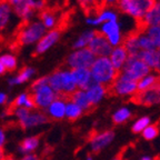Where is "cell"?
<instances>
[{
    "mask_svg": "<svg viewBox=\"0 0 160 160\" xmlns=\"http://www.w3.org/2000/svg\"><path fill=\"white\" fill-rule=\"evenodd\" d=\"M48 85L57 93L58 97H61L66 100L69 99L70 96L77 90L71 70L68 68L58 69L48 76Z\"/></svg>",
    "mask_w": 160,
    "mask_h": 160,
    "instance_id": "1",
    "label": "cell"
},
{
    "mask_svg": "<svg viewBox=\"0 0 160 160\" xmlns=\"http://www.w3.org/2000/svg\"><path fill=\"white\" fill-rule=\"evenodd\" d=\"M89 70L93 81L105 87H109L119 75V71H116L108 57L96 58Z\"/></svg>",
    "mask_w": 160,
    "mask_h": 160,
    "instance_id": "2",
    "label": "cell"
},
{
    "mask_svg": "<svg viewBox=\"0 0 160 160\" xmlns=\"http://www.w3.org/2000/svg\"><path fill=\"white\" fill-rule=\"evenodd\" d=\"M47 32V29L40 21H28L20 28L17 36V42L20 46H30L37 43L43 35Z\"/></svg>",
    "mask_w": 160,
    "mask_h": 160,
    "instance_id": "3",
    "label": "cell"
},
{
    "mask_svg": "<svg viewBox=\"0 0 160 160\" xmlns=\"http://www.w3.org/2000/svg\"><path fill=\"white\" fill-rule=\"evenodd\" d=\"M116 5L120 11L140 20L156 5V0H117Z\"/></svg>",
    "mask_w": 160,
    "mask_h": 160,
    "instance_id": "4",
    "label": "cell"
},
{
    "mask_svg": "<svg viewBox=\"0 0 160 160\" xmlns=\"http://www.w3.org/2000/svg\"><path fill=\"white\" fill-rule=\"evenodd\" d=\"M150 68L143 61L138 58V56H128L122 69L120 70V73L123 77L138 82L140 79H142L147 75H149Z\"/></svg>",
    "mask_w": 160,
    "mask_h": 160,
    "instance_id": "5",
    "label": "cell"
},
{
    "mask_svg": "<svg viewBox=\"0 0 160 160\" xmlns=\"http://www.w3.org/2000/svg\"><path fill=\"white\" fill-rule=\"evenodd\" d=\"M96 56L88 48L75 50L66 59L68 69H90L95 62Z\"/></svg>",
    "mask_w": 160,
    "mask_h": 160,
    "instance_id": "6",
    "label": "cell"
},
{
    "mask_svg": "<svg viewBox=\"0 0 160 160\" xmlns=\"http://www.w3.org/2000/svg\"><path fill=\"white\" fill-rule=\"evenodd\" d=\"M137 92V82L123 77L119 71V75L109 87H107V95L115 96H132Z\"/></svg>",
    "mask_w": 160,
    "mask_h": 160,
    "instance_id": "7",
    "label": "cell"
},
{
    "mask_svg": "<svg viewBox=\"0 0 160 160\" xmlns=\"http://www.w3.org/2000/svg\"><path fill=\"white\" fill-rule=\"evenodd\" d=\"M11 10L22 19L23 22L31 21L36 13V0H6Z\"/></svg>",
    "mask_w": 160,
    "mask_h": 160,
    "instance_id": "8",
    "label": "cell"
},
{
    "mask_svg": "<svg viewBox=\"0 0 160 160\" xmlns=\"http://www.w3.org/2000/svg\"><path fill=\"white\" fill-rule=\"evenodd\" d=\"M130 101L136 105L147 106V107L156 105V103H160V82L145 91L136 92L135 95L131 96Z\"/></svg>",
    "mask_w": 160,
    "mask_h": 160,
    "instance_id": "9",
    "label": "cell"
},
{
    "mask_svg": "<svg viewBox=\"0 0 160 160\" xmlns=\"http://www.w3.org/2000/svg\"><path fill=\"white\" fill-rule=\"evenodd\" d=\"M87 48L96 56V58L108 57L112 51V47L108 42L107 38L101 32H98V31H96L95 37L91 39V41H90Z\"/></svg>",
    "mask_w": 160,
    "mask_h": 160,
    "instance_id": "10",
    "label": "cell"
},
{
    "mask_svg": "<svg viewBox=\"0 0 160 160\" xmlns=\"http://www.w3.org/2000/svg\"><path fill=\"white\" fill-rule=\"evenodd\" d=\"M31 96H32L36 108H40V109H43V110L47 109L50 106V103L58 98V95L50 88L49 85L33 91L31 93Z\"/></svg>",
    "mask_w": 160,
    "mask_h": 160,
    "instance_id": "11",
    "label": "cell"
},
{
    "mask_svg": "<svg viewBox=\"0 0 160 160\" xmlns=\"http://www.w3.org/2000/svg\"><path fill=\"white\" fill-rule=\"evenodd\" d=\"M60 36H61V30L60 29H52L49 30L43 35V37L36 43L35 53L36 55H42L47 50L56 45L59 41Z\"/></svg>",
    "mask_w": 160,
    "mask_h": 160,
    "instance_id": "12",
    "label": "cell"
},
{
    "mask_svg": "<svg viewBox=\"0 0 160 160\" xmlns=\"http://www.w3.org/2000/svg\"><path fill=\"white\" fill-rule=\"evenodd\" d=\"M115 138V132L112 130H107L103 132L91 133L90 137V147L93 153H99L103 148H106Z\"/></svg>",
    "mask_w": 160,
    "mask_h": 160,
    "instance_id": "13",
    "label": "cell"
},
{
    "mask_svg": "<svg viewBox=\"0 0 160 160\" xmlns=\"http://www.w3.org/2000/svg\"><path fill=\"white\" fill-rule=\"evenodd\" d=\"M101 33L107 38L108 42L111 45V47H118L122 41V37L120 35L119 25L117 21H109L106 22L101 27Z\"/></svg>",
    "mask_w": 160,
    "mask_h": 160,
    "instance_id": "14",
    "label": "cell"
},
{
    "mask_svg": "<svg viewBox=\"0 0 160 160\" xmlns=\"http://www.w3.org/2000/svg\"><path fill=\"white\" fill-rule=\"evenodd\" d=\"M48 121H49V118L47 117L46 113L41 112V111H30L27 118L22 120L21 122H19V125L22 129L28 130L46 125Z\"/></svg>",
    "mask_w": 160,
    "mask_h": 160,
    "instance_id": "15",
    "label": "cell"
},
{
    "mask_svg": "<svg viewBox=\"0 0 160 160\" xmlns=\"http://www.w3.org/2000/svg\"><path fill=\"white\" fill-rule=\"evenodd\" d=\"M71 73H72L77 89H81L86 91L96 83L91 78V73H90L89 69H72Z\"/></svg>",
    "mask_w": 160,
    "mask_h": 160,
    "instance_id": "16",
    "label": "cell"
},
{
    "mask_svg": "<svg viewBox=\"0 0 160 160\" xmlns=\"http://www.w3.org/2000/svg\"><path fill=\"white\" fill-rule=\"evenodd\" d=\"M66 101L61 97H58L50 103L49 107L46 109V115L49 119L53 120H61L65 118V110H66Z\"/></svg>",
    "mask_w": 160,
    "mask_h": 160,
    "instance_id": "17",
    "label": "cell"
},
{
    "mask_svg": "<svg viewBox=\"0 0 160 160\" xmlns=\"http://www.w3.org/2000/svg\"><path fill=\"white\" fill-rule=\"evenodd\" d=\"M127 59H128V52L122 45L118 46L115 49H112L109 58L110 62H111L112 67L115 68L116 71H120V70L122 69Z\"/></svg>",
    "mask_w": 160,
    "mask_h": 160,
    "instance_id": "18",
    "label": "cell"
},
{
    "mask_svg": "<svg viewBox=\"0 0 160 160\" xmlns=\"http://www.w3.org/2000/svg\"><path fill=\"white\" fill-rule=\"evenodd\" d=\"M86 93H87V97L89 99L90 103L92 105V107H96L103 99V97L107 95V87L99 85V83H95L89 89L86 90Z\"/></svg>",
    "mask_w": 160,
    "mask_h": 160,
    "instance_id": "19",
    "label": "cell"
},
{
    "mask_svg": "<svg viewBox=\"0 0 160 160\" xmlns=\"http://www.w3.org/2000/svg\"><path fill=\"white\" fill-rule=\"evenodd\" d=\"M69 100H71L73 103L80 107L82 109V111H91L92 110V105L90 103L89 99L87 97V93H86L85 90H81V89H77L72 95L70 96Z\"/></svg>",
    "mask_w": 160,
    "mask_h": 160,
    "instance_id": "20",
    "label": "cell"
},
{
    "mask_svg": "<svg viewBox=\"0 0 160 160\" xmlns=\"http://www.w3.org/2000/svg\"><path fill=\"white\" fill-rule=\"evenodd\" d=\"M36 69L32 67H25L20 70L19 72L17 73L13 77L9 78L8 80V83L10 86H18V85H22V83L27 82L28 80L31 79V78L35 76Z\"/></svg>",
    "mask_w": 160,
    "mask_h": 160,
    "instance_id": "21",
    "label": "cell"
},
{
    "mask_svg": "<svg viewBox=\"0 0 160 160\" xmlns=\"http://www.w3.org/2000/svg\"><path fill=\"white\" fill-rule=\"evenodd\" d=\"M39 142H40L39 136H30V137H27L20 142L19 146H18V151H19L20 153H22L23 156L32 153L38 148Z\"/></svg>",
    "mask_w": 160,
    "mask_h": 160,
    "instance_id": "22",
    "label": "cell"
},
{
    "mask_svg": "<svg viewBox=\"0 0 160 160\" xmlns=\"http://www.w3.org/2000/svg\"><path fill=\"white\" fill-rule=\"evenodd\" d=\"M116 20H117V15L113 11H111V10H102L95 18L88 17L86 19V21H87L88 25L99 26V25H103L106 22H109V21H116Z\"/></svg>",
    "mask_w": 160,
    "mask_h": 160,
    "instance_id": "23",
    "label": "cell"
},
{
    "mask_svg": "<svg viewBox=\"0 0 160 160\" xmlns=\"http://www.w3.org/2000/svg\"><path fill=\"white\" fill-rule=\"evenodd\" d=\"M18 107H23L28 110H32L36 108L35 102H33L32 96L28 92H22L18 95L16 97V99L12 101L11 103V108L10 109H13V108H18Z\"/></svg>",
    "mask_w": 160,
    "mask_h": 160,
    "instance_id": "24",
    "label": "cell"
},
{
    "mask_svg": "<svg viewBox=\"0 0 160 160\" xmlns=\"http://www.w3.org/2000/svg\"><path fill=\"white\" fill-rule=\"evenodd\" d=\"M160 82V75L159 73H153V75H147L142 79H140L137 82V92L145 91L149 88L156 86Z\"/></svg>",
    "mask_w": 160,
    "mask_h": 160,
    "instance_id": "25",
    "label": "cell"
},
{
    "mask_svg": "<svg viewBox=\"0 0 160 160\" xmlns=\"http://www.w3.org/2000/svg\"><path fill=\"white\" fill-rule=\"evenodd\" d=\"M142 20L147 23L148 27L160 26V3L156 2V5L146 13Z\"/></svg>",
    "mask_w": 160,
    "mask_h": 160,
    "instance_id": "26",
    "label": "cell"
},
{
    "mask_svg": "<svg viewBox=\"0 0 160 160\" xmlns=\"http://www.w3.org/2000/svg\"><path fill=\"white\" fill-rule=\"evenodd\" d=\"M83 111L80 107H78L76 103H73L71 100L68 99L66 101V110H65V117L69 121H76L82 116Z\"/></svg>",
    "mask_w": 160,
    "mask_h": 160,
    "instance_id": "27",
    "label": "cell"
},
{
    "mask_svg": "<svg viewBox=\"0 0 160 160\" xmlns=\"http://www.w3.org/2000/svg\"><path fill=\"white\" fill-rule=\"evenodd\" d=\"M40 22L42 23L43 27L47 30L56 29V27H57V17L52 11L45 9L40 12Z\"/></svg>",
    "mask_w": 160,
    "mask_h": 160,
    "instance_id": "28",
    "label": "cell"
},
{
    "mask_svg": "<svg viewBox=\"0 0 160 160\" xmlns=\"http://www.w3.org/2000/svg\"><path fill=\"white\" fill-rule=\"evenodd\" d=\"M11 7L8 5L6 0L0 2V31L3 30L10 22V16H11Z\"/></svg>",
    "mask_w": 160,
    "mask_h": 160,
    "instance_id": "29",
    "label": "cell"
},
{
    "mask_svg": "<svg viewBox=\"0 0 160 160\" xmlns=\"http://www.w3.org/2000/svg\"><path fill=\"white\" fill-rule=\"evenodd\" d=\"M137 56L141 61H143V62L148 66V67L155 69L156 65H157V60H158V49L153 50V51H142V50H141Z\"/></svg>",
    "mask_w": 160,
    "mask_h": 160,
    "instance_id": "30",
    "label": "cell"
},
{
    "mask_svg": "<svg viewBox=\"0 0 160 160\" xmlns=\"http://www.w3.org/2000/svg\"><path fill=\"white\" fill-rule=\"evenodd\" d=\"M96 31L93 30H89V31H85L81 35L78 37V39L75 41L73 43V49L78 50V49H83V48H87L88 45L90 43L91 39L95 37Z\"/></svg>",
    "mask_w": 160,
    "mask_h": 160,
    "instance_id": "31",
    "label": "cell"
},
{
    "mask_svg": "<svg viewBox=\"0 0 160 160\" xmlns=\"http://www.w3.org/2000/svg\"><path fill=\"white\" fill-rule=\"evenodd\" d=\"M131 117H132V115H131L129 109H127V108H121V109H119L118 111H116V112L113 113L112 121L115 125H121V123L128 121Z\"/></svg>",
    "mask_w": 160,
    "mask_h": 160,
    "instance_id": "32",
    "label": "cell"
},
{
    "mask_svg": "<svg viewBox=\"0 0 160 160\" xmlns=\"http://www.w3.org/2000/svg\"><path fill=\"white\" fill-rule=\"evenodd\" d=\"M0 62L2 63L6 70L8 71H12L17 68V58L11 53H5V55L0 56Z\"/></svg>",
    "mask_w": 160,
    "mask_h": 160,
    "instance_id": "33",
    "label": "cell"
},
{
    "mask_svg": "<svg viewBox=\"0 0 160 160\" xmlns=\"http://www.w3.org/2000/svg\"><path fill=\"white\" fill-rule=\"evenodd\" d=\"M138 45H139L140 50H142V51H153V50H157L153 41L146 33L139 36V38H138Z\"/></svg>",
    "mask_w": 160,
    "mask_h": 160,
    "instance_id": "34",
    "label": "cell"
},
{
    "mask_svg": "<svg viewBox=\"0 0 160 160\" xmlns=\"http://www.w3.org/2000/svg\"><path fill=\"white\" fill-rule=\"evenodd\" d=\"M146 35L152 40L156 48L160 49V26H151L147 29Z\"/></svg>",
    "mask_w": 160,
    "mask_h": 160,
    "instance_id": "35",
    "label": "cell"
},
{
    "mask_svg": "<svg viewBox=\"0 0 160 160\" xmlns=\"http://www.w3.org/2000/svg\"><path fill=\"white\" fill-rule=\"evenodd\" d=\"M158 135H159V125H158V123L148 126L142 132V137L145 138L146 140L155 139Z\"/></svg>",
    "mask_w": 160,
    "mask_h": 160,
    "instance_id": "36",
    "label": "cell"
},
{
    "mask_svg": "<svg viewBox=\"0 0 160 160\" xmlns=\"http://www.w3.org/2000/svg\"><path fill=\"white\" fill-rule=\"evenodd\" d=\"M150 123V119L149 117H143L141 119H139L135 125L132 126V132L133 133H139L141 131L146 129V128L149 126Z\"/></svg>",
    "mask_w": 160,
    "mask_h": 160,
    "instance_id": "37",
    "label": "cell"
},
{
    "mask_svg": "<svg viewBox=\"0 0 160 160\" xmlns=\"http://www.w3.org/2000/svg\"><path fill=\"white\" fill-rule=\"evenodd\" d=\"M47 85H48V76L40 77L33 81L32 85H31V87H30V90H31V92H33V91L40 89V88L45 87V86H47Z\"/></svg>",
    "mask_w": 160,
    "mask_h": 160,
    "instance_id": "38",
    "label": "cell"
},
{
    "mask_svg": "<svg viewBox=\"0 0 160 160\" xmlns=\"http://www.w3.org/2000/svg\"><path fill=\"white\" fill-rule=\"evenodd\" d=\"M47 9V1L46 0H36V11H42Z\"/></svg>",
    "mask_w": 160,
    "mask_h": 160,
    "instance_id": "39",
    "label": "cell"
},
{
    "mask_svg": "<svg viewBox=\"0 0 160 160\" xmlns=\"http://www.w3.org/2000/svg\"><path fill=\"white\" fill-rule=\"evenodd\" d=\"M6 143V132L3 129L0 128V149H3V146Z\"/></svg>",
    "mask_w": 160,
    "mask_h": 160,
    "instance_id": "40",
    "label": "cell"
},
{
    "mask_svg": "<svg viewBox=\"0 0 160 160\" xmlns=\"http://www.w3.org/2000/svg\"><path fill=\"white\" fill-rule=\"evenodd\" d=\"M20 160H40V159L35 153H29V155H25Z\"/></svg>",
    "mask_w": 160,
    "mask_h": 160,
    "instance_id": "41",
    "label": "cell"
},
{
    "mask_svg": "<svg viewBox=\"0 0 160 160\" xmlns=\"http://www.w3.org/2000/svg\"><path fill=\"white\" fill-rule=\"evenodd\" d=\"M8 101V96L5 92H0V106L6 105Z\"/></svg>",
    "mask_w": 160,
    "mask_h": 160,
    "instance_id": "42",
    "label": "cell"
},
{
    "mask_svg": "<svg viewBox=\"0 0 160 160\" xmlns=\"http://www.w3.org/2000/svg\"><path fill=\"white\" fill-rule=\"evenodd\" d=\"M156 73H159L160 75V49H158V60H157V65L155 67Z\"/></svg>",
    "mask_w": 160,
    "mask_h": 160,
    "instance_id": "43",
    "label": "cell"
},
{
    "mask_svg": "<svg viewBox=\"0 0 160 160\" xmlns=\"http://www.w3.org/2000/svg\"><path fill=\"white\" fill-rule=\"evenodd\" d=\"M6 71H7V70L5 69V67H3V66H2V63L0 62V76H2L3 73L6 72Z\"/></svg>",
    "mask_w": 160,
    "mask_h": 160,
    "instance_id": "44",
    "label": "cell"
},
{
    "mask_svg": "<svg viewBox=\"0 0 160 160\" xmlns=\"http://www.w3.org/2000/svg\"><path fill=\"white\" fill-rule=\"evenodd\" d=\"M5 151H3V149H0V160H5Z\"/></svg>",
    "mask_w": 160,
    "mask_h": 160,
    "instance_id": "45",
    "label": "cell"
},
{
    "mask_svg": "<svg viewBox=\"0 0 160 160\" xmlns=\"http://www.w3.org/2000/svg\"><path fill=\"white\" fill-rule=\"evenodd\" d=\"M121 155H122V153H120L119 156H117V157H116L113 160H122V156H121Z\"/></svg>",
    "mask_w": 160,
    "mask_h": 160,
    "instance_id": "46",
    "label": "cell"
},
{
    "mask_svg": "<svg viewBox=\"0 0 160 160\" xmlns=\"http://www.w3.org/2000/svg\"><path fill=\"white\" fill-rule=\"evenodd\" d=\"M5 160H15V158H12V157H6Z\"/></svg>",
    "mask_w": 160,
    "mask_h": 160,
    "instance_id": "47",
    "label": "cell"
},
{
    "mask_svg": "<svg viewBox=\"0 0 160 160\" xmlns=\"http://www.w3.org/2000/svg\"><path fill=\"white\" fill-rule=\"evenodd\" d=\"M141 160H152V159H151V158H150V157H143Z\"/></svg>",
    "mask_w": 160,
    "mask_h": 160,
    "instance_id": "48",
    "label": "cell"
},
{
    "mask_svg": "<svg viewBox=\"0 0 160 160\" xmlns=\"http://www.w3.org/2000/svg\"><path fill=\"white\" fill-rule=\"evenodd\" d=\"M153 160H160V155H159V156H157L156 158H153Z\"/></svg>",
    "mask_w": 160,
    "mask_h": 160,
    "instance_id": "49",
    "label": "cell"
},
{
    "mask_svg": "<svg viewBox=\"0 0 160 160\" xmlns=\"http://www.w3.org/2000/svg\"><path fill=\"white\" fill-rule=\"evenodd\" d=\"M87 160H92V157H91V156H88V157H87Z\"/></svg>",
    "mask_w": 160,
    "mask_h": 160,
    "instance_id": "50",
    "label": "cell"
},
{
    "mask_svg": "<svg viewBox=\"0 0 160 160\" xmlns=\"http://www.w3.org/2000/svg\"><path fill=\"white\" fill-rule=\"evenodd\" d=\"M156 2H159L160 3V0H156Z\"/></svg>",
    "mask_w": 160,
    "mask_h": 160,
    "instance_id": "51",
    "label": "cell"
}]
</instances>
